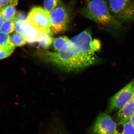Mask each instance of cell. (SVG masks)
Masks as SVG:
<instances>
[{"label": "cell", "instance_id": "1", "mask_svg": "<svg viewBox=\"0 0 134 134\" xmlns=\"http://www.w3.org/2000/svg\"><path fill=\"white\" fill-rule=\"evenodd\" d=\"M91 30L88 29L70 40L58 51L38 50L40 60L67 72H77L95 65L99 58L92 50Z\"/></svg>", "mask_w": 134, "mask_h": 134}, {"label": "cell", "instance_id": "2", "mask_svg": "<svg viewBox=\"0 0 134 134\" xmlns=\"http://www.w3.org/2000/svg\"><path fill=\"white\" fill-rule=\"evenodd\" d=\"M82 14L110 31H121L124 29L122 23L110 12L104 0H91L87 2L82 10Z\"/></svg>", "mask_w": 134, "mask_h": 134}, {"label": "cell", "instance_id": "3", "mask_svg": "<svg viewBox=\"0 0 134 134\" xmlns=\"http://www.w3.org/2000/svg\"><path fill=\"white\" fill-rule=\"evenodd\" d=\"M110 12L121 23L134 21V0H108Z\"/></svg>", "mask_w": 134, "mask_h": 134}, {"label": "cell", "instance_id": "4", "mask_svg": "<svg viewBox=\"0 0 134 134\" xmlns=\"http://www.w3.org/2000/svg\"><path fill=\"white\" fill-rule=\"evenodd\" d=\"M70 19V14L65 6L59 5L50 14V29L52 33L57 34L65 31Z\"/></svg>", "mask_w": 134, "mask_h": 134}, {"label": "cell", "instance_id": "5", "mask_svg": "<svg viewBox=\"0 0 134 134\" xmlns=\"http://www.w3.org/2000/svg\"><path fill=\"white\" fill-rule=\"evenodd\" d=\"M29 24L41 33L52 34L50 22V14L40 7L32 8L27 16Z\"/></svg>", "mask_w": 134, "mask_h": 134}, {"label": "cell", "instance_id": "6", "mask_svg": "<svg viewBox=\"0 0 134 134\" xmlns=\"http://www.w3.org/2000/svg\"><path fill=\"white\" fill-rule=\"evenodd\" d=\"M90 134H119L117 125L111 117L105 113H100L90 130Z\"/></svg>", "mask_w": 134, "mask_h": 134}, {"label": "cell", "instance_id": "7", "mask_svg": "<svg viewBox=\"0 0 134 134\" xmlns=\"http://www.w3.org/2000/svg\"><path fill=\"white\" fill-rule=\"evenodd\" d=\"M133 93V82H131L111 98L107 110L108 112L120 110L131 99Z\"/></svg>", "mask_w": 134, "mask_h": 134}, {"label": "cell", "instance_id": "8", "mask_svg": "<svg viewBox=\"0 0 134 134\" xmlns=\"http://www.w3.org/2000/svg\"><path fill=\"white\" fill-rule=\"evenodd\" d=\"M134 114V93L131 99L117 113V119L120 125L129 121Z\"/></svg>", "mask_w": 134, "mask_h": 134}, {"label": "cell", "instance_id": "9", "mask_svg": "<svg viewBox=\"0 0 134 134\" xmlns=\"http://www.w3.org/2000/svg\"><path fill=\"white\" fill-rule=\"evenodd\" d=\"M24 36L26 42L30 44H33L37 42L41 32L31 25L27 20L23 22Z\"/></svg>", "mask_w": 134, "mask_h": 134}, {"label": "cell", "instance_id": "10", "mask_svg": "<svg viewBox=\"0 0 134 134\" xmlns=\"http://www.w3.org/2000/svg\"><path fill=\"white\" fill-rule=\"evenodd\" d=\"M53 39L51 36V34L43 32L38 38L37 41L38 46L43 50L47 49L52 44Z\"/></svg>", "mask_w": 134, "mask_h": 134}, {"label": "cell", "instance_id": "11", "mask_svg": "<svg viewBox=\"0 0 134 134\" xmlns=\"http://www.w3.org/2000/svg\"><path fill=\"white\" fill-rule=\"evenodd\" d=\"M1 11L3 17L5 20H15L16 12L14 6L8 5L3 8Z\"/></svg>", "mask_w": 134, "mask_h": 134}, {"label": "cell", "instance_id": "12", "mask_svg": "<svg viewBox=\"0 0 134 134\" xmlns=\"http://www.w3.org/2000/svg\"><path fill=\"white\" fill-rule=\"evenodd\" d=\"M70 40L66 36H62L53 39V47L55 51H58L68 42Z\"/></svg>", "mask_w": 134, "mask_h": 134}, {"label": "cell", "instance_id": "13", "mask_svg": "<svg viewBox=\"0 0 134 134\" xmlns=\"http://www.w3.org/2000/svg\"><path fill=\"white\" fill-rule=\"evenodd\" d=\"M10 40L13 45L16 47L23 46L25 44L26 42L24 36L17 32L12 34Z\"/></svg>", "mask_w": 134, "mask_h": 134}, {"label": "cell", "instance_id": "14", "mask_svg": "<svg viewBox=\"0 0 134 134\" xmlns=\"http://www.w3.org/2000/svg\"><path fill=\"white\" fill-rule=\"evenodd\" d=\"M15 25V20H7L0 27V31L6 34L12 33L14 31Z\"/></svg>", "mask_w": 134, "mask_h": 134}, {"label": "cell", "instance_id": "15", "mask_svg": "<svg viewBox=\"0 0 134 134\" xmlns=\"http://www.w3.org/2000/svg\"><path fill=\"white\" fill-rule=\"evenodd\" d=\"M60 3V0H44V9L50 14L59 5Z\"/></svg>", "mask_w": 134, "mask_h": 134}, {"label": "cell", "instance_id": "16", "mask_svg": "<svg viewBox=\"0 0 134 134\" xmlns=\"http://www.w3.org/2000/svg\"><path fill=\"white\" fill-rule=\"evenodd\" d=\"M14 49V46H0V60L5 59L11 55Z\"/></svg>", "mask_w": 134, "mask_h": 134}, {"label": "cell", "instance_id": "17", "mask_svg": "<svg viewBox=\"0 0 134 134\" xmlns=\"http://www.w3.org/2000/svg\"><path fill=\"white\" fill-rule=\"evenodd\" d=\"M9 46H14L11 42L9 35L8 34L0 31V46L8 47Z\"/></svg>", "mask_w": 134, "mask_h": 134}, {"label": "cell", "instance_id": "18", "mask_svg": "<svg viewBox=\"0 0 134 134\" xmlns=\"http://www.w3.org/2000/svg\"><path fill=\"white\" fill-rule=\"evenodd\" d=\"M123 129L122 132L119 134H134V126L130 121H127L122 124Z\"/></svg>", "mask_w": 134, "mask_h": 134}, {"label": "cell", "instance_id": "19", "mask_svg": "<svg viewBox=\"0 0 134 134\" xmlns=\"http://www.w3.org/2000/svg\"><path fill=\"white\" fill-rule=\"evenodd\" d=\"M18 3V0H0V11L8 5L16 6Z\"/></svg>", "mask_w": 134, "mask_h": 134}, {"label": "cell", "instance_id": "20", "mask_svg": "<svg viewBox=\"0 0 134 134\" xmlns=\"http://www.w3.org/2000/svg\"><path fill=\"white\" fill-rule=\"evenodd\" d=\"M23 22L20 21H15V29L17 33L20 34L24 36Z\"/></svg>", "mask_w": 134, "mask_h": 134}, {"label": "cell", "instance_id": "21", "mask_svg": "<svg viewBox=\"0 0 134 134\" xmlns=\"http://www.w3.org/2000/svg\"><path fill=\"white\" fill-rule=\"evenodd\" d=\"M101 43L99 40L94 39L92 41L91 47L94 52L99 51L101 48Z\"/></svg>", "mask_w": 134, "mask_h": 134}, {"label": "cell", "instance_id": "22", "mask_svg": "<svg viewBox=\"0 0 134 134\" xmlns=\"http://www.w3.org/2000/svg\"><path fill=\"white\" fill-rule=\"evenodd\" d=\"M27 16L24 12H19L17 13L15 17V21H20L24 22L27 20Z\"/></svg>", "mask_w": 134, "mask_h": 134}, {"label": "cell", "instance_id": "23", "mask_svg": "<svg viewBox=\"0 0 134 134\" xmlns=\"http://www.w3.org/2000/svg\"><path fill=\"white\" fill-rule=\"evenodd\" d=\"M4 18L3 17L2 15L1 11H0V27L3 24V23L4 22Z\"/></svg>", "mask_w": 134, "mask_h": 134}, {"label": "cell", "instance_id": "24", "mask_svg": "<svg viewBox=\"0 0 134 134\" xmlns=\"http://www.w3.org/2000/svg\"><path fill=\"white\" fill-rule=\"evenodd\" d=\"M129 121H130L134 126V114L130 117V119H129Z\"/></svg>", "mask_w": 134, "mask_h": 134}, {"label": "cell", "instance_id": "25", "mask_svg": "<svg viewBox=\"0 0 134 134\" xmlns=\"http://www.w3.org/2000/svg\"><path fill=\"white\" fill-rule=\"evenodd\" d=\"M133 91L134 93V81L133 82Z\"/></svg>", "mask_w": 134, "mask_h": 134}]
</instances>
